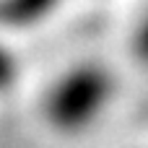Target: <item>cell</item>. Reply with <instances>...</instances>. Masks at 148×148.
Segmentation results:
<instances>
[{
  "label": "cell",
  "instance_id": "cell-1",
  "mask_svg": "<svg viewBox=\"0 0 148 148\" xmlns=\"http://www.w3.org/2000/svg\"><path fill=\"white\" fill-rule=\"evenodd\" d=\"M117 94L114 73L99 60H78L62 68L42 96L44 122L62 135L91 130L112 107Z\"/></svg>",
  "mask_w": 148,
  "mask_h": 148
},
{
  "label": "cell",
  "instance_id": "cell-2",
  "mask_svg": "<svg viewBox=\"0 0 148 148\" xmlns=\"http://www.w3.org/2000/svg\"><path fill=\"white\" fill-rule=\"evenodd\" d=\"M62 0H0V21L8 26H36L47 21Z\"/></svg>",
  "mask_w": 148,
  "mask_h": 148
},
{
  "label": "cell",
  "instance_id": "cell-3",
  "mask_svg": "<svg viewBox=\"0 0 148 148\" xmlns=\"http://www.w3.org/2000/svg\"><path fill=\"white\" fill-rule=\"evenodd\" d=\"M16 81H18V60L5 44H0V96L8 94L16 86Z\"/></svg>",
  "mask_w": 148,
  "mask_h": 148
},
{
  "label": "cell",
  "instance_id": "cell-4",
  "mask_svg": "<svg viewBox=\"0 0 148 148\" xmlns=\"http://www.w3.org/2000/svg\"><path fill=\"white\" fill-rule=\"evenodd\" d=\"M133 52L143 65H148V8L133 29Z\"/></svg>",
  "mask_w": 148,
  "mask_h": 148
},
{
  "label": "cell",
  "instance_id": "cell-5",
  "mask_svg": "<svg viewBox=\"0 0 148 148\" xmlns=\"http://www.w3.org/2000/svg\"><path fill=\"white\" fill-rule=\"evenodd\" d=\"M143 148H148V146H143Z\"/></svg>",
  "mask_w": 148,
  "mask_h": 148
}]
</instances>
